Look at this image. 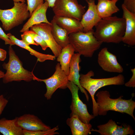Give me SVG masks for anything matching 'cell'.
Returning a JSON list of instances; mask_svg holds the SVG:
<instances>
[{
  "label": "cell",
  "instance_id": "1",
  "mask_svg": "<svg viewBox=\"0 0 135 135\" xmlns=\"http://www.w3.org/2000/svg\"><path fill=\"white\" fill-rule=\"evenodd\" d=\"M94 34L98 41L119 44L122 42L126 27L125 19L116 16L102 18L95 26Z\"/></svg>",
  "mask_w": 135,
  "mask_h": 135
},
{
  "label": "cell",
  "instance_id": "2",
  "mask_svg": "<svg viewBox=\"0 0 135 135\" xmlns=\"http://www.w3.org/2000/svg\"><path fill=\"white\" fill-rule=\"evenodd\" d=\"M98 114L105 116L109 110L125 113L130 116L134 120V112L135 108V102L132 100L134 96L129 100L124 99L123 96L116 98H110L109 92L107 90L100 91L96 94Z\"/></svg>",
  "mask_w": 135,
  "mask_h": 135
},
{
  "label": "cell",
  "instance_id": "3",
  "mask_svg": "<svg viewBox=\"0 0 135 135\" xmlns=\"http://www.w3.org/2000/svg\"><path fill=\"white\" fill-rule=\"evenodd\" d=\"M79 82L80 86L90 94L92 103V114L95 116L98 115L97 106L95 98L96 92L100 88L110 85H122L125 83V78L122 74L113 77L102 78H94V72L90 70L85 74H80Z\"/></svg>",
  "mask_w": 135,
  "mask_h": 135
},
{
  "label": "cell",
  "instance_id": "4",
  "mask_svg": "<svg viewBox=\"0 0 135 135\" xmlns=\"http://www.w3.org/2000/svg\"><path fill=\"white\" fill-rule=\"evenodd\" d=\"M93 29L87 32H78L69 35L70 43L75 52L87 58H91L103 43L98 40L94 34Z\"/></svg>",
  "mask_w": 135,
  "mask_h": 135
},
{
  "label": "cell",
  "instance_id": "5",
  "mask_svg": "<svg viewBox=\"0 0 135 135\" xmlns=\"http://www.w3.org/2000/svg\"><path fill=\"white\" fill-rule=\"evenodd\" d=\"M11 46H10L8 48V61L7 63H4L2 65L3 68L6 70L2 78L3 82L6 84L12 81L22 80L28 82L33 80L32 72L24 68L21 61Z\"/></svg>",
  "mask_w": 135,
  "mask_h": 135
},
{
  "label": "cell",
  "instance_id": "6",
  "mask_svg": "<svg viewBox=\"0 0 135 135\" xmlns=\"http://www.w3.org/2000/svg\"><path fill=\"white\" fill-rule=\"evenodd\" d=\"M30 17L25 3L14 2V6L11 8L0 9V21L6 31L10 30L21 24Z\"/></svg>",
  "mask_w": 135,
  "mask_h": 135
},
{
  "label": "cell",
  "instance_id": "7",
  "mask_svg": "<svg viewBox=\"0 0 135 135\" xmlns=\"http://www.w3.org/2000/svg\"><path fill=\"white\" fill-rule=\"evenodd\" d=\"M52 8L55 15L80 21L86 12V6L79 4L78 0H56Z\"/></svg>",
  "mask_w": 135,
  "mask_h": 135
},
{
  "label": "cell",
  "instance_id": "8",
  "mask_svg": "<svg viewBox=\"0 0 135 135\" xmlns=\"http://www.w3.org/2000/svg\"><path fill=\"white\" fill-rule=\"evenodd\" d=\"M55 71L50 78L44 79L39 78L33 74V80L42 82L46 84V91L44 94L47 100L50 99L55 92L58 88L65 89L68 81L67 76L61 69L59 63L56 65Z\"/></svg>",
  "mask_w": 135,
  "mask_h": 135
},
{
  "label": "cell",
  "instance_id": "9",
  "mask_svg": "<svg viewBox=\"0 0 135 135\" xmlns=\"http://www.w3.org/2000/svg\"><path fill=\"white\" fill-rule=\"evenodd\" d=\"M67 87L70 90L72 95V102L70 108L71 111L70 116L76 115L84 123L88 124L95 116L90 114L88 111L86 105L83 103L80 98L78 87L72 82L68 81Z\"/></svg>",
  "mask_w": 135,
  "mask_h": 135
},
{
  "label": "cell",
  "instance_id": "10",
  "mask_svg": "<svg viewBox=\"0 0 135 135\" xmlns=\"http://www.w3.org/2000/svg\"><path fill=\"white\" fill-rule=\"evenodd\" d=\"M98 62L105 71L120 73L124 71L123 67L117 61L116 56L110 52L107 48H103L99 52Z\"/></svg>",
  "mask_w": 135,
  "mask_h": 135
},
{
  "label": "cell",
  "instance_id": "11",
  "mask_svg": "<svg viewBox=\"0 0 135 135\" xmlns=\"http://www.w3.org/2000/svg\"><path fill=\"white\" fill-rule=\"evenodd\" d=\"M36 32L45 42L57 58L60 53L62 48L54 40L51 32L50 24L42 23L34 25L30 28Z\"/></svg>",
  "mask_w": 135,
  "mask_h": 135
},
{
  "label": "cell",
  "instance_id": "12",
  "mask_svg": "<svg viewBox=\"0 0 135 135\" xmlns=\"http://www.w3.org/2000/svg\"><path fill=\"white\" fill-rule=\"evenodd\" d=\"M97 127L98 129L92 128L91 132H98L101 135H132L134 133V131L130 125L124 124L118 126L112 119Z\"/></svg>",
  "mask_w": 135,
  "mask_h": 135
},
{
  "label": "cell",
  "instance_id": "13",
  "mask_svg": "<svg viewBox=\"0 0 135 135\" xmlns=\"http://www.w3.org/2000/svg\"><path fill=\"white\" fill-rule=\"evenodd\" d=\"M17 122L23 130L28 131L46 130L51 128L37 116L30 114H24L17 117Z\"/></svg>",
  "mask_w": 135,
  "mask_h": 135
},
{
  "label": "cell",
  "instance_id": "14",
  "mask_svg": "<svg viewBox=\"0 0 135 135\" xmlns=\"http://www.w3.org/2000/svg\"><path fill=\"white\" fill-rule=\"evenodd\" d=\"M86 1L88 8L80 21L83 32H85L93 29L102 19L97 12L95 0H86Z\"/></svg>",
  "mask_w": 135,
  "mask_h": 135
},
{
  "label": "cell",
  "instance_id": "15",
  "mask_svg": "<svg viewBox=\"0 0 135 135\" xmlns=\"http://www.w3.org/2000/svg\"><path fill=\"white\" fill-rule=\"evenodd\" d=\"M122 8L123 12L122 17L126 22L125 33L122 42L128 45H135V14L129 12L123 4Z\"/></svg>",
  "mask_w": 135,
  "mask_h": 135
},
{
  "label": "cell",
  "instance_id": "16",
  "mask_svg": "<svg viewBox=\"0 0 135 135\" xmlns=\"http://www.w3.org/2000/svg\"><path fill=\"white\" fill-rule=\"evenodd\" d=\"M48 7V2L45 1L33 12L20 32H23L28 31L29 28L33 26L42 23H45L51 24V23L48 20L46 15Z\"/></svg>",
  "mask_w": 135,
  "mask_h": 135
},
{
  "label": "cell",
  "instance_id": "17",
  "mask_svg": "<svg viewBox=\"0 0 135 135\" xmlns=\"http://www.w3.org/2000/svg\"><path fill=\"white\" fill-rule=\"evenodd\" d=\"M81 55L78 53L74 54L72 55L70 63L69 72L68 78V81L72 82L78 87L81 92L84 94L88 101L89 96L87 93L85 89L81 86L79 82V72L80 69L79 63L81 61Z\"/></svg>",
  "mask_w": 135,
  "mask_h": 135
},
{
  "label": "cell",
  "instance_id": "18",
  "mask_svg": "<svg viewBox=\"0 0 135 135\" xmlns=\"http://www.w3.org/2000/svg\"><path fill=\"white\" fill-rule=\"evenodd\" d=\"M52 20L68 33L83 32L80 21L71 18L54 15Z\"/></svg>",
  "mask_w": 135,
  "mask_h": 135
},
{
  "label": "cell",
  "instance_id": "19",
  "mask_svg": "<svg viewBox=\"0 0 135 135\" xmlns=\"http://www.w3.org/2000/svg\"><path fill=\"white\" fill-rule=\"evenodd\" d=\"M66 121L67 124L70 128L72 135H88L91 134L92 125L81 121L76 115L70 116Z\"/></svg>",
  "mask_w": 135,
  "mask_h": 135
},
{
  "label": "cell",
  "instance_id": "20",
  "mask_svg": "<svg viewBox=\"0 0 135 135\" xmlns=\"http://www.w3.org/2000/svg\"><path fill=\"white\" fill-rule=\"evenodd\" d=\"M116 0H98L96 8L100 17L102 19L112 16L119 11Z\"/></svg>",
  "mask_w": 135,
  "mask_h": 135
},
{
  "label": "cell",
  "instance_id": "21",
  "mask_svg": "<svg viewBox=\"0 0 135 135\" xmlns=\"http://www.w3.org/2000/svg\"><path fill=\"white\" fill-rule=\"evenodd\" d=\"M17 118L0 119V133L4 135H23V130L17 124Z\"/></svg>",
  "mask_w": 135,
  "mask_h": 135
},
{
  "label": "cell",
  "instance_id": "22",
  "mask_svg": "<svg viewBox=\"0 0 135 135\" xmlns=\"http://www.w3.org/2000/svg\"><path fill=\"white\" fill-rule=\"evenodd\" d=\"M7 34L14 45L28 50L31 54L37 58L38 61L42 62L46 60H53L55 59L56 57L54 55L43 54L38 52L31 48L29 45L26 44L22 40L17 38L10 33H9Z\"/></svg>",
  "mask_w": 135,
  "mask_h": 135
},
{
  "label": "cell",
  "instance_id": "23",
  "mask_svg": "<svg viewBox=\"0 0 135 135\" xmlns=\"http://www.w3.org/2000/svg\"><path fill=\"white\" fill-rule=\"evenodd\" d=\"M74 52V47L70 43L62 48L60 53L57 57L56 60L60 62L62 69L67 76L69 74L71 60Z\"/></svg>",
  "mask_w": 135,
  "mask_h": 135
},
{
  "label": "cell",
  "instance_id": "24",
  "mask_svg": "<svg viewBox=\"0 0 135 135\" xmlns=\"http://www.w3.org/2000/svg\"><path fill=\"white\" fill-rule=\"evenodd\" d=\"M50 22L51 32L54 38L62 49L70 44L69 34L66 30L58 25L53 20Z\"/></svg>",
  "mask_w": 135,
  "mask_h": 135
},
{
  "label": "cell",
  "instance_id": "25",
  "mask_svg": "<svg viewBox=\"0 0 135 135\" xmlns=\"http://www.w3.org/2000/svg\"><path fill=\"white\" fill-rule=\"evenodd\" d=\"M58 129V127L57 126L46 130L29 131L23 130V135H53L59 134L58 132H56Z\"/></svg>",
  "mask_w": 135,
  "mask_h": 135
},
{
  "label": "cell",
  "instance_id": "26",
  "mask_svg": "<svg viewBox=\"0 0 135 135\" xmlns=\"http://www.w3.org/2000/svg\"><path fill=\"white\" fill-rule=\"evenodd\" d=\"M26 32L32 36L36 42L40 46L43 50H46L48 47L46 43L42 38L34 31L30 30Z\"/></svg>",
  "mask_w": 135,
  "mask_h": 135
},
{
  "label": "cell",
  "instance_id": "27",
  "mask_svg": "<svg viewBox=\"0 0 135 135\" xmlns=\"http://www.w3.org/2000/svg\"><path fill=\"white\" fill-rule=\"evenodd\" d=\"M44 0H27V9L30 12V17L33 12L44 3Z\"/></svg>",
  "mask_w": 135,
  "mask_h": 135
},
{
  "label": "cell",
  "instance_id": "28",
  "mask_svg": "<svg viewBox=\"0 0 135 135\" xmlns=\"http://www.w3.org/2000/svg\"><path fill=\"white\" fill-rule=\"evenodd\" d=\"M22 40L26 44L29 45L30 44L38 46V44L32 38L26 31L23 32V33L21 35Z\"/></svg>",
  "mask_w": 135,
  "mask_h": 135
},
{
  "label": "cell",
  "instance_id": "29",
  "mask_svg": "<svg viewBox=\"0 0 135 135\" xmlns=\"http://www.w3.org/2000/svg\"><path fill=\"white\" fill-rule=\"evenodd\" d=\"M122 4L129 12L135 14V0H124Z\"/></svg>",
  "mask_w": 135,
  "mask_h": 135
},
{
  "label": "cell",
  "instance_id": "30",
  "mask_svg": "<svg viewBox=\"0 0 135 135\" xmlns=\"http://www.w3.org/2000/svg\"><path fill=\"white\" fill-rule=\"evenodd\" d=\"M0 39L3 40L6 44H9L12 46L14 45L13 42L10 40L7 34L4 31L0 26Z\"/></svg>",
  "mask_w": 135,
  "mask_h": 135
},
{
  "label": "cell",
  "instance_id": "31",
  "mask_svg": "<svg viewBox=\"0 0 135 135\" xmlns=\"http://www.w3.org/2000/svg\"><path fill=\"white\" fill-rule=\"evenodd\" d=\"M130 70L132 73V76L130 80L124 84L126 87L134 88L135 87V68Z\"/></svg>",
  "mask_w": 135,
  "mask_h": 135
},
{
  "label": "cell",
  "instance_id": "32",
  "mask_svg": "<svg viewBox=\"0 0 135 135\" xmlns=\"http://www.w3.org/2000/svg\"><path fill=\"white\" fill-rule=\"evenodd\" d=\"M8 100L2 94L0 95V116L8 103Z\"/></svg>",
  "mask_w": 135,
  "mask_h": 135
},
{
  "label": "cell",
  "instance_id": "33",
  "mask_svg": "<svg viewBox=\"0 0 135 135\" xmlns=\"http://www.w3.org/2000/svg\"><path fill=\"white\" fill-rule=\"evenodd\" d=\"M6 50L0 48V60L4 61L6 58Z\"/></svg>",
  "mask_w": 135,
  "mask_h": 135
},
{
  "label": "cell",
  "instance_id": "34",
  "mask_svg": "<svg viewBox=\"0 0 135 135\" xmlns=\"http://www.w3.org/2000/svg\"><path fill=\"white\" fill-rule=\"evenodd\" d=\"M56 0H44L45 1L47 2L48 4L49 7L52 8L54 6V4Z\"/></svg>",
  "mask_w": 135,
  "mask_h": 135
},
{
  "label": "cell",
  "instance_id": "35",
  "mask_svg": "<svg viewBox=\"0 0 135 135\" xmlns=\"http://www.w3.org/2000/svg\"><path fill=\"white\" fill-rule=\"evenodd\" d=\"M14 2H21L25 3V0H12Z\"/></svg>",
  "mask_w": 135,
  "mask_h": 135
},
{
  "label": "cell",
  "instance_id": "36",
  "mask_svg": "<svg viewBox=\"0 0 135 135\" xmlns=\"http://www.w3.org/2000/svg\"><path fill=\"white\" fill-rule=\"evenodd\" d=\"M4 72L0 70V79L1 78H2L4 76Z\"/></svg>",
  "mask_w": 135,
  "mask_h": 135
},
{
  "label": "cell",
  "instance_id": "37",
  "mask_svg": "<svg viewBox=\"0 0 135 135\" xmlns=\"http://www.w3.org/2000/svg\"><path fill=\"white\" fill-rule=\"evenodd\" d=\"M116 0L117 1H118V0Z\"/></svg>",
  "mask_w": 135,
  "mask_h": 135
},
{
  "label": "cell",
  "instance_id": "38",
  "mask_svg": "<svg viewBox=\"0 0 135 135\" xmlns=\"http://www.w3.org/2000/svg\"></svg>",
  "mask_w": 135,
  "mask_h": 135
}]
</instances>
